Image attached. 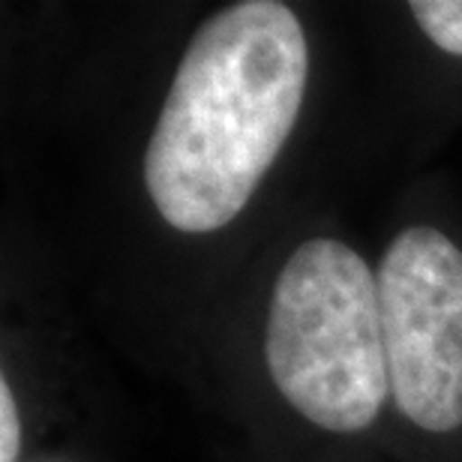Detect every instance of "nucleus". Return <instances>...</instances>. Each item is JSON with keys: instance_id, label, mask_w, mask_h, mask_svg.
<instances>
[{"instance_id": "f257e3e1", "label": "nucleus", "mask_w": 462, "mask_h": 462, "mask_svg": "<svg viewBox=\"0 0 462 462\" xmlns=\"http://www.w3.org/2000/svg\"><path fill=\"white\" fill-rule=\"evenodd\" d=\"M310 49L276 0H244L199 27L144 153L147 196L171 228H226L298 124Z\"/></svg>"}, {"instance_id": "f03ea898", "label": "nucleus", "mask_w": 462, "mask_h": 462, "mask_svg": "<svg viewBox=\"0 0 462 462\" xmlns=\"http://www.w3.org/2000/svg\"><path fill=\"white\" fill-rule=\"evenodd\" d=\"M267 369L294 411L357 432L391 396L378 280L355 249L312 237L282 264L264 337Z\"/></svg>"}, {"instance_id": "7ed1b4c3", "label": "nucleus", "mask_w": 462, "mask_h": 462, "mask_svg": "<svg viewBox=\"0 0 462 462\" xmlns=\"http://www.w3.org/2000/svg\"><path fill=\"white\" fill-rule=\"evenodd\" d=\"M378 312L391 396L414 427H462V249L411 226L378 264Z\"/></svg>"}, {"instance_id": "20e7f679", "label": "nucleus", "mask_w": 462, "mask_h": 462, "mask_svg": "<svg viewBox=\"0 0 462 462\" xmlns=\"http://www.w3.org/2000/svg\"><path fill=\"white\" fill-rule=\"evenodd\" d=\"M409 9L441 51L462 58V0H414Z\"/></svg>"}, {"instance_id": "39448f33", "label": "nucleus", "mask_w": 462, "mask_h": 462, "mask_svg": "<svg viewBox=\"0 0 462 462\" xmlns=\"http://www.w3.org/2000/svg\"><path fill=\"white\" fill-rule=\"evenodd\" d=\"M22 450V420L9 391V382H0V462H18Z\"/></svg>"}]
</instances>
